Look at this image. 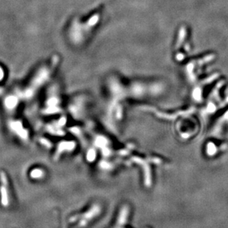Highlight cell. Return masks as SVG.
Returning a JSON list of instances; mask_svg holds the SVG:
<instances>
[{
    "instance_id": "obj_3",
    "label": "cell",
    "mask_w": 228,
    "mask_h": 228,
    "mask_svg": "<svg viewBox=\"0 0 228 228\" xmlns=\"http://www.w3.org/2000/svg\"><path fill=\"white\" fill-rule=\"evenodd\" d=\"M0 180L2 181V184L5 186H7L8 185V181H7V179L5 176L4 172H0Z\"/></svg>"
},
{
    "instance_id": "obj_1",
    "label": "cell",
    "mask_w": 228,
    "mask_h": 228,
    "mask_svg": "<svg viewBox=\"0 0 228 228\" xmlns=\"http://www.w3.org/2000/svg\"><path fill=\"white\" fill-rule=\"evenodd\" d=\"M0 193H1V203L4 207L8 206L9 199H8V193H7L6 186L2 185V186L0 187Z\"/></svg>"
},
{
    "instance_id": "obj_2",
    "label": "cell",
    "mask_w": 228,
    "mask_h": 228,
    "mask_svg": "<svg viewBox=\"0 0 228 228\" xmlns=\"http://www.w3.org/2000/svg\"><path fill=\"white\" fill-rule=\"evenodd\" d=\"M43 176V172L41 170L36 169L34 170L30 173V176L34 178V179H39V178H41Z\"/></svg>"
}]
</instances>
